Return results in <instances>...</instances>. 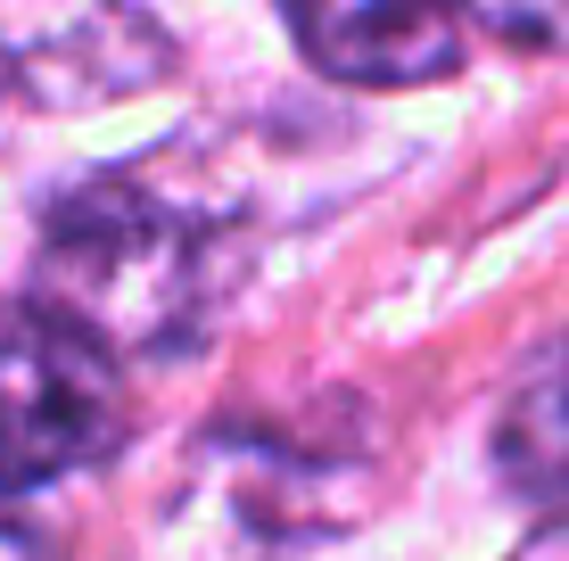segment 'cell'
<instances>
[{
    "mask_svg": "<svg viewBox=\"0 0 569 561\" xmlns=\"http://www.w3.org/2000/svg\"><path fill=\"white\" fill-rule=\"evenodd\" d=\"M42 305L124 355H173L214 322L223 231L149 173H91L58 190L33 248Z\"/></svg>",
    "mask_w": 569,
    "mask_h": 561,
    "instance_id": "6da1fadb",
    "label": "cell"
},
{
    "mask_svg": "<svg viewBox=\"0 0 569 561\" xmlns=\"http://www.w3.org/2000/svg\"><path fill=\"white\" fill-rule=\"evenodd\" d=\"M124 389L100 339L67 314L0 298V488H50L116 454Z\"/></svg>",
    "mask_w": 569,
    "mask_h": 561,
    "instance_id": "7a4b0ae2",
    "label": "cell"
},
{
    "mask_svg": "<svg viewBox=\"0 0 569 561\" xmlns=\"http://www.w3.org/2000/svg\"><path fill=\"white\" fill-rule=\"evenodd\" d=\"M173 74V33L141 0H0V100L83 116Z\"/></svg>",
    "mask_w": 569,
    "mask_h": 561,
    "instance_id": "3957f363",
    "label": "cell"
},
{
    "mask_svg": "<svg viewBox=\"0 0 569 561\" xmlns=\"http://www.w3.org/2000/svg\"><path fill=\"white\" fill-rule=\"evenodd\" d=\"M289 33L330 83L421 91L462 67V26L446 0H281Z\"/></svg>",
    "mask_w": 569,
    "mask_h": 561,
    "instance_id": "277c9868",
    "label": "cell"
},
{
    "mask_svg": "<svg viewBox=\"0 0 569 561\" xmlns=\"http://www.w3.org/2000/svg\"><path fill=\"white\" fill-rule=\"evenodd\" d=\"M306 488V462L257 447V438H214L199 462V512L214 520V561H281L289 520L281 504Z\"/></svg>",
    "mask_w": 569,
    "mask_h": 561,
    "instance_id": "5b68a950",
    "label": "cell"
},
{
    "mask_svg": "<svg viewBox=\"0 0 569 561\" xmlns=\"http://www.w3.org/2000/svg\"><path fill=\"white\" fill-rule=\"evenodd\" d=\"M496 471L520 495H561L569 488V339H553L520 372L496 421Z\"/></svg>",
    "mask_w": 569,
    "mask_h": 561,
    "instance_id": "8992f818",
    "label": "cell"
},
{
    "mask_svg": "<svg viewBox=\"0 0 569 561\" xmlns=\"http://www.w3.org/2000/svg\"><path fill=\"white\" fill-rule=\"evenodd\" d=\"M496 42L520 50H569V0H462Z\"/></svg>",
    "mask_w": 569,
    "mask_h": 561,
    "instance_id": "52a82bcc",
    "label": "cell"
},
{
    "mask_svg": "<svg viewBox=\"0 0 569 561\" xmlns=\"http://www.w3.org/2000/svg\"><path fill=\"white\" fill-rule=\"evenodd\" d=\"M0 561H50V537L9 504H0Z\"/></svg>",
    "mask_w": 569,
    "mask_h": 561,
    "instance_id": "ba28073f",
    "label": "cell"
}]
</instances>
